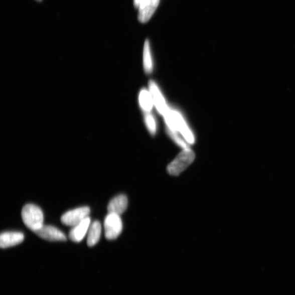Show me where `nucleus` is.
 Segmentation results:
<instances>
[{"instance_id":"0eeeda50","label":"nucleus","mask_w":295,"mask_h":295,"mask_svg":"<svg viewBox=\"0 0 295 295\" xmlns=\"http://www.w3.org/2000/svg\"><path fill=\"white\" fill-rule=\"evenodd\" d=\"M149 85L154 104H155L159 113L164 116L170 110L167 106V102H166L161 90H160L156 83L153 81H151Z\"/></svg>"},{"instance_id":"f03ea898","label":"nucleus","mask_w":295,"mask_h":295,"mask_svg":"<svg viewBox=\"0 0 295 295\" xmlns=\"http://www.w3.org/2000/svg\"><path fill=\"white\" fill-rule=\"evenodd\" d=\"M195 158V153L193 151L190 149L183 150L168 165L167 170L169 174L172 176L180 175L193 163Z\"/></svg>"},{"instance_id":"7ed1b4c3","label":"nucleus","mask_w":295,"mask_h":295,"mask_svg":"<svg viewBox=\"0 0 295 295\" xmlns=\"http://www.w3.org/2000/svg\"><path fill=\"white\" fill-rule=\"evenodd\" d=\"M105 236L108 240L117 238L122 230V222L120 215L108 213L104 221Z\"/></svg>"},{"instance_id":"9d476101","label":"nucleus","mask_w":295,"mask_h":295,"mask_svg":"<svg viewBox=\"0 0 295 295\" xmlns=\"http://www.w3.org/2000/svg\"><path fill=\"white\" fill-rule=\"evenodd\" d=\"M24 239L23 233L19 232H6L0 236V247L7 248L21 243Z\"/></svg>"},{"instance_id":"f257e3e1","label":"nucleus","mask_w":295,"mask_h":295,"mask_svg":"<svg viewBox=\"0 0 295 295\" xmlns=\"http://www.w3.org/2000/svg\"><path fill=\"white\" fill-rule=\"evenodd\" d=\"M22 217L25 225L35 232L44 226V214L41 209L35 205L25 206L22 211Z\"/></svg>"},{"instance_id":"6e6552de","label":"nucleus","mask_w":295,"mask_h":295,"mask_svg":"<svg viewBox=\"0 0 295 295\" xmlns=\"http://www.w3.org/2000/svg\"><path fill=\"white\" fill-rule=\"evenodd\" d=\"M160 0H144L139 7L138 20L141 23L149 21L155 13Z\"/></svg>"},{"instance_id":"1a4fd4ad","label":"nucleus","mask_w":295,"mask_h":295,"mask_svg":"<svg viewBox=\"0 0 295 295\" xmlns=\"http://www.w3.org/2000/svg\"><path fill=\"white\" fill-rule=\"evenodd\" d=\"M91 220L89 217L86 218L81 223L73 226L69 233V238L74 242H80L82 241L90 226Z\"/></svg>"},{"instance_id":"a211bd4d","label":"nucleus","mask_w":295,"mask_h":295,"mask_svg":"<svg viewBox=\"0 0 295 295\" xmlns=\"http://www.w3.org/2000/svg\"><path fill=\"white\" fill-rule=\"evenodd\" d=\"M36 1H38V2H41V1H42V0H36Z\"/></svg>"},{"instance_id":"dca6fc26","label":"nucleus","mask_w":295,"mask_h":295,"mask_svg":"<svg viewBox=\"0 0 295 295\" xmlns=\"http://www.w3.org/2000/svg\"><path fill=\"white\" fill-rule=\"evenodd\" d=\"M168 132L171 137L175 140V142L182 147L183 150L189 149V146L188 143L185 142L180 136L178 135L177 132H172L168 130Z\"/></svg>"},{"instance_id":"39448f33","label":"nucleus","mask_w":295,"mask_h":295,"mask_svg":"<svg viewBox=\"0 0 295 295\" xmlns=\"http://www.w3.org/2000/svg\"><path fill=\"white\" fill-rule=\"evenodd\" d=\"M170 114L176 130L182 134L188 143L194 144L195 142L194 134L182 115L175 110H170Z\"/></svg>"},{"instance_id":"4468645a","label":"nucleus","mask_w":295,"mask_h":295,"mask_svg":"<svg viewBox=\"0 0 295 295\" xmlns=\"http://www.w3.org/2000/svg\"><path fill=\"white\" fill-rule=\"evenodd\" d=\"M143 66L146 73L150 74L153 71V62L151 52L150 42L146 40L143 49Z\"/></svg>"},{"instance_id":"f3484780","label":"nucleus","mask_w":295,"mask_h":295,"mask_svg":"<svg viewBox=\"0 0 295 295\" xmlns=\"http://www.w3.org/2000/svg\"><path fill=\"white\" fill-rule=\"evenodd\" d=\"M144 0H134V5L136 8H139Z\"/></svg>"},{"instance_id":"423d86ee","label":"nucleus","mask_w":295,"mask_h":295,"mask_svg":"<svg viewBox=\"0 0 295 295\" xmlns=\"http://www.w3.org/2000/svg\"><path fill=\"white\" fill-rule=\"evenodd\" d=\"M40 237L49 241H66L67 238L64 233L52 226L44 225L35 232Z\"/></svg>"},{"instance_id":"9b49d317","label":"nucleus","mask_w":295,"mask_h":295,"mask_svg":"<svg viewBox=\"0 0 295 295\" xmlns=\"http://www.w3.org/2000/svg\"><path fill=\"white\" fill-rule=\"evenodd\" d=\"M128 200L126 195L121 194L116 196L109 203L107 207L108 213H115L120 215L127 209Z\"/></svg>"},{"instance_id":"ddd939ff","label":"nucleus","mask_w":295,"mask_h":295,"mask_svg":"<svg viewBox=\"0 0 295 295\" xmlns=\"http://www.w3.org/2000/svg\"><path fill=\"white\" fill-rule=\"evenodd\" d=\"M139 102L141 108L144 112H150L154 104L151 92L147 91L145 89L141 90L139 95Z\"/></svg>"},{"instance_id":"2eb2a0df","label":"nucleus","mask_w":295,"mask_h":295,"mask_svg":"<svg viewBox=\"0 0 295 295\" xmlns=\"http://www.w3.org/2000/svg\"><path fill=\"white\" fill-rule=\"evenodd\" d=\"M145 125L152 135L157 132V124L155 118L150 112L146 113L144 116Z\"/></svg>"},{"instance_id":"20e7f679","label":"nucleus","mask_w":295,"mask_h":295,"mask_svg":"<svg viewBox=\"0 0 295 295\" xmlns=\"http://www.w3.org/2000/svg\"><path fill=\"white\" fill-rule=\"evenodd\" d=\"M90 212L88 207L78 208L63 214L61 218V221L66 226H75L89 217Z\"/></svg>"},{"instance_id":"f8f14e48","label":"nucleus","mask_w":295,"mask_h":295,"mask_svg":"<svg viewBox=\"0 0 295 295\" xmlns=\"http://www.w3.org/2000/svg\"><path fill=\"white\" fill-rule=\"evenodd\" d=\"M101 233V225L99 221H95L90 226L87 238V244L93 247L100 240Z\"/></svg>"}]
</instances>
